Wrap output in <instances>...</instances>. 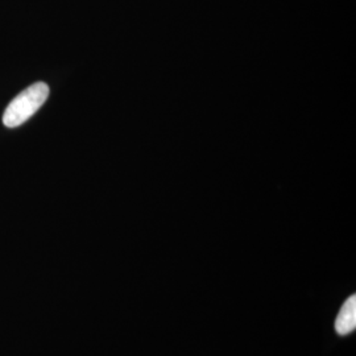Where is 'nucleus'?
Returning a JSON list of instances; mask_svg holds the SVG:
<instances>
[{
	"instance_id": "nucleus-1",
	"label": "nucleus",
	"mask_w": 356,
	"mask_h": 356,
	"mask_svg": "<svg viewBox=\"0 0 356 356\" xmlns=\"http://www.w3.org/2000/svg\"><path fill=\"white\" fill-rule=\"evenodd\" d=\"M49 97V86L44 82H38L23 90L13 98L3 115V123L8 128H16L26 123L29 118L36 114L38 108L47 102Z\"/></svg>"
},
{
	"instance_id": "nucleus-2",
	"label": "nucleus",
	"mask_w": 356,
	"mask_h": 356,
	"mask_svg": "<svg viewBox=\"0 0 356 356\" xmlns=\"http://www.w3.org/2000/svg\"><path fill=\"white\" fill-rule=\"evenodd\" d=\"M356 327V296H351L342 306L337 321L335 330L341 335H347Z\"/></svg>"
}]
</instances>
